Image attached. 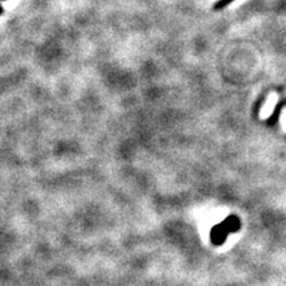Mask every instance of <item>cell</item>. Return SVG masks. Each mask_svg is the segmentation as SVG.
<instances>
[{
  "label": "cell",
  "instance_id": "obj_1",
  "mask_svg": "<svg viewBox=\"0 0 286 286\" xmlns=\"http://www.w3.org/2000/svg\"><path fill=\"white\" fill-rule=\"evenodd\" d=\"M240 228V220L236 216H230L218 226H214L211 230V240L214 245H222L226 240L228 234Z\"/></svg>",
  "mask_w": 286,
  "mask_h": 286
},
{
  "label": "cell",
  "instance_id": "obj_2",
  "mask_svg": "<svg viewBox=\"0 0 286 286\" xmlns=\"http://www.w3.org/2000/svg\"><path fill=\"white\" fill-rule=\"evenodd\" d=\"M2 12H3V7L0 6V14H2Z\"/></svg>",
  "mask_w": 286,
  "mask_h": 286
}]
</instances>
